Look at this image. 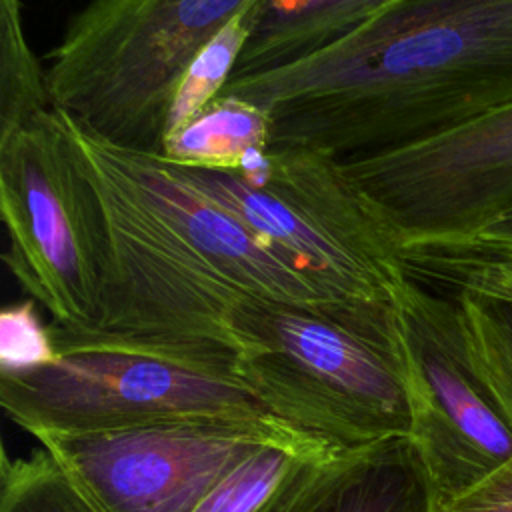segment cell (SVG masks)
<instances>
[{"label": "cell", "instance_id": "cell-20", "mask_svg": "<svg viewBox=\"0 0 512 512\" xmlns=\"http://www.w3.org/2000/svg\"><path fill=\"white\" fill-rule=\"evenodd\" d=\"M402 274L438 266H464L512 260V204L466 240L420 242L396 248Z\"/></svg>", "mask_w": 512, "mask_h": 512}, {"label": "cell", "instance_id": "cell-6", "mask_svg": "<svg viewBox=\"0 0 512 512\" xmlns=\"http://www.w3.org/2000/svg\"><path fill=\"white\" fill-rule=\"evenodd\" d=\"M4 262L52 324L88 330L102 300L106 236L96 188L54 108L0 142Z\"/></svg>", "mask_w": 512, "mask_h": 512}, {"label": "cell", "instance_id": "cell-19", "mask_svg": "<svg viewBox=\"0 0 512 512\" xmlns=\"http://www.w3.org/2000/svg\"><path fill=\"white\" fill-rule=\"evenodd\" d=\"M250 36V10L232 18L188 64L172 96L164 140L182 130L228 84ZM164 146V144H162Z\"/></svg>", "mask_w": 512, "mask_h": 512}, {"label": "cell", "instance_id": "cell-7", "mask_svg": "<svg viewBox=\"0 0 512 512\" xmlns=\"http://www.w3.org/2000/svg\"><path fill=\"white\" fill-rule=\"evenodd\" d=\"M396 316L412 410L410 440L434 506L472 488L512 458V422L482 376L454 294L402 278Z\"/></svg>", "mask_w": 512, "mask_h": 512}, {"label": "cell", "instance_id": "cell-12", "mask_svg": "<svg viewBox=\"0 0 512 512\" xmlns=\"http://www.w3.org/2000/svg\"><path fill=\"white\" fill-rule=\"evenodd\" d=\"M424 462L410 436L310 460L268 512H434Z\"/></svg>", "mask_w": 512, "mask_h": 512}, {"label": "cell", "instance_id": "cell-3", "mask_svg": "<svg viewBox=\"0 0 512 512\" xmlns=\"http://www.w3.org/2000/svg\"><path fill=\"white\" fill-rule=\"evenodd\" d=\"M58 360L0 376L4 412L32 436H72L180 420H270L236 352L100 338L50 324ZM276 420V418H274Z\"/></svg>", "mask_w": 512, "mask_h": 512}, {"label": "cell", "instance_id": "cell-8", "mask_svg": "<svg viewBox=\"0 0 512 512\" xmlns=\"http://www.w3.org/2000/svg\"><path fill=\"white\" fill-rule=\"evenodd\" d=\"M340 168L394 248L466 240L512 204V104Z\"/></svg>", "mask_w": 512, "mask_h": 512}, {"label": "cell", "instance_id": "cell-2", "mask_svg": "<svg viewBox=\"0 0 512 512\" xmlns=\"http://www.w3.org/2000/svg\"><path fill=\"white\" fill-rule=\"evenodd\" d=\"M230 334L240 378L294 432L334 452L410 436L396 300L300 306L242 298Z\"/></svg>", "mask_w": 512, "mask_h": 512}, {"label": "cell", "instance_id": "cell-21", "mask_svg": "<svg viewBox=\"0 0 512 512\" xmlns=\"http://www.w3.org/2000/svg\"><path fill=\"white\" fill-rule=\"evenodd\" d=\"M50 326H44L36 300L26 298L0 312V374H26L58 360Z\"/></svg>", "mask_w": 512, "mask_h": 512}, {"label": "cell", "instance_id": "cell-16", "mask_svg": "<svg viewBox=\"0 0 512 512\" xmlns=\"http://www.w3.org/2000/svg\"><path fill=\"white\" fill-rule=\"evenodd\" d=\"M326 452L334 450L306 436L272 440L224 476L194 512H268L298 472Z\"/></svg>", "mask_w": 512, "mask_h": 512}, {"label": "cell", "instance_id": "cell-10", "mask_svg": "<svg viewBox=\"0 0 512 512\" xmlns=\"http://www.w3.org/2000/svg\"><path fill=\"white\" fill-rule=\"evenodd\" d=\"M290 436L302 434L274 418L180 420L40 444L100 512H194L242 460Z\"/></svg>", "mask_w": 512, "mask_h": 512}, {"label": "cell", "instance_id": "cell-15", "mask_svg": "<svg viewBox=\"0 0 512 512\" xmlns=\"http://www.w3.org/2000/svg\"><path fill=\"white\" fill-rule=\"evenodd\" d=\"M270 144V114L238 96L220 94L164 140L162 156L178 164L236 170L248 150L270 148Z\"/></svg>", "mask_w": 512, "mask_h": 512}, {"label": "cell", "instance_id": "cell-14", "mask_svg": "<svg viewBox=\"0 0 512 512\" xmlns=\"http://www.w3.org/2000/svg\"><path fill=\"white\" fill-rule=\"evenodd\" d=\"M392 0H260L234 76L278 68L336 42Z\"/></svg>", "mask_w": 512, "mask_h": 512}, {"label": "cell", "instance_id": "cell-17", "mask_svg": "<svg viewBox=\"0 0 512 512\" xmlns=\"http://www.w3.org/2000/svg\"><path fill=\"white\" fill-rule=\"evenodd\" d=\"M48 108L46 70L26 38L20 0H0V142Z\"/></svg>", "mask_w": 512, "mask_h": 512}, {"label": "cell", "instance_id": "cell-23", "mask_svg": "<svg viewBox=\"0 0 512 512\" xmlns=\"http://www.w3.org/2000/svg\"><path fill=\"white\" fill-rule=\"evenodd\" d=\"M498 262H502V264H512V260H498ZM480 264H486V262H480ZM464 266H470V264H464ZM438 268H448V266H438ZM428 270H434V268H428ZM422 272H426V270H422Z\"/></svg>", "mask_w": 512, "mask_h": 512}, {"label": "cell", "instance_id": "cell-1", "mask_svg": "<svg viewBox=\"0 0 512 512\" xmlns=\"http://www.w3.org/2000/svg\"><path fill=\"white\" fill-rule=\"evenodd\" d=\"M220 94L264 108L270 148L350 158L426 140L512 104V0H392L296 62Z\"/></svg>", "mask_w": 512, "mask_h": 512}, {"label": "cell", "instance_id": "cell-18", "mask_svg": "<svg viewBox=\"0 0 512 512\" xmlns=\"http://www.w3.org/2000/svg\"><path fill=\"white\" fill-rule=\"evenodd\" d=\"M0 512H100L44 446L28 458L2 454Z\"/></svg>", "mask_w": 512, "mask_h": 512}, {"label": "cell", "instance_id": "cell-22", "mask_svg": "<svg viewBox=\"0 0 512 512\" xmlns=\"http://www.w3.org/2000/svg\"><path fill=\"white\" fill-rule=\"evenodd\" d=\"M434 512H512V458Z\"/></svg>", "mask_w": 512, "mask_h": 512}, {"label": "cell", "instance_id": "cell-4", "mask_svg": "<svg viewBox=\"0 0 512 512\" xmlns=\"http://www.w3.org/2000/svg\"><path fill=\"white\" fill-rule=\"evenodd\" d=\"M260 0H90L50 50V104L104 142L162 154L196 54Z\"/></svg>", "mask_w": 512, "mask_h": 512}, {"label": "cell", "instance_id": "cell-9", "mask_svg": "<svg viewBox=\"0 0 512 512\" xmlns=\"http://www.w3.org/2000/svg\"><path fill=\"white\" fill-rule=\"evenodd\" d=\"M58 120L96 188L106 236L98 320L76 332L166 348L236 352L230 314L242 298L192 266L72 138L60 114Z\"/></svg>", "mask_w": 512, "mask_h": 512}, {"label": "cell", "instance_id": "cell-11", "mask_svg": "<svg viewBox=\"0 0 512 512\" xmlns=\"http://www.w3.org/2000/svg\"><path fill=\"white\" fill-rule=\"evenodd\" d=\"M56 110V108H54ZM72 138L132 196L150 222L200 272L240 298L318 306L338 302L194 188L162 154L104 142L56 110Z\"/></svg>", "mask_w": 512, "mask_h": 512}, {"label": "cell", "instance_id": "cell-13", "mask_svg": "<svg viewBox=\"0 0 512 512\" xmlns=\"http://www.w3.org/2000/svg\"><path fill=\"white\" fill-rule=\"evenodd\" d=\"M410 280L460 300L478 368L512 422V264L434 268Z\"/></svg>", "mask_w": 512, "mask_h": 512}, {"label": "cell", "instance_id": "cell-5", "mask_svg": "<svg viewBox=\"0 0 512 512\" xmlns=\"http://www.w3.org/2000/svg\"><path fill=\"white\" fill-rule=\"evenodd\" d=\"M172 164L332 300H396L404 278L396 248L344 176L340 158L270 148L254 180L234 170Z\"/></svg>", "mask_w": 512, "mask_h": 512}]
</instances>
